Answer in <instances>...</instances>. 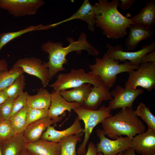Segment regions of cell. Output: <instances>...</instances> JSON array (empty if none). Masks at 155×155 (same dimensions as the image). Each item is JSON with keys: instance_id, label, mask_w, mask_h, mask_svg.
<instances>
[{"instance_id": "f35d334b", "label": "cell", "mask_w": 155, "mask_h": 155, "mask_svg": "<svg viewBox=\"0 0 155 155\" xmlns=\"http://www.w3.org/2000/svg\"><path fill=\"white\" fill-rule=\"evenodd\" d=\"M9 97L3 90L0 91V105L4 103Z\"/></svg>"}, {"instance_id": "4316f807", "label": "cell", "mask_w": 155, "mask_h": 155, "mask_svg": "<svg viewBox=\"0 0 155 155\" xmlns=\"http://www.w3.org/2000/svg\"><path fill=\"white\" fill-rule=\"evenodd\" d=\"M24 72L20 67L13 66L8 69L0 72V91L4 90Z\"/></svg>"}, {"instance_id": "7bdbcfd3", "label": "cell", "mask_w": 155, "mask_h": 155, "mask_svg": "<svg viewBox=\"0 0 155 155\" xmlns=\"http://www.w3.org/2000/svg\"><path fill=\"white\" fill-rule=\"evenodd\" d=\"M0 155H2L1 152V142H0Z\"/></svg>"}, {"instance_id": "d6a6232c", "label": "cell", "mask_w": 155, "mask_h": 155, "mask_svg": "<svg viewBox=\"0 0 155 155\" xmlns=\"http://www.w3.org/2000/svg\"><path fill=\"white\" fill-rule=\"evenodd\" d=\"M16 98H9L4 103L0 105V114L2 120L9 119L11 117L13 102Z\"/></svg>"}, {"instance_id": "ac0fdd59", "label": "cell", "mask_w": 155, "mask_h": 155, "mask_svg": "<svg viewBox=\"0 0 155 155\" xmlns=\"http://www.w3.org/2000/svg\"><path fill=\"white\" fill-rule=\"evenodd\" d=\"M26 149L31 155H61V146L59 142L41 139L28 143Z\"/></svg>"}, {"instance_id": "e0dca14e", "label": "cell", "mask_w": 155, "mask_h": 155, "mask_svg": "<svg viewBox=\"0 0 155 155\" xmlns=\"http://www.w3.org/2000/svg\"><path fill=\"white\" fill-rule=\"evenodd\" d=\"M129 28V34L125 43V45L129 50L134 49L140 42L152 38L154 36V31L153 28L133 24Z\"/></svg>"}, {"instance_id": "9a60e30c", "label": "cell", "mask_w": 155, "mask_h": 155, "mask_svg": "<svg viewBox=\"0 0 155 155\" xmlns=\"http://www.w3.org/2000/svg\"><path fill=\"white\" fill-rule=\"evenodd\" d=\"M96 12L94 6L88 0H85L78 10L70 17L57 23L51 24L53 28L60 24L73 20L78 19L86 22L89 29L94 30L96 24Z\"/></svg>"}, {"instance_id": "8992f818", "label": "cell", "mask_w": 155, "mask_h": 155, "mask_svg": "<svg viewBox=\"0 0 155 155\" xmlns=\"http://www.w3.org/2000/svg\"><path fill=\"white\" fill-rule=\"evenodd\" d=\"M73 110L80 120L83 121L84 124V138L78 148L76 154L77 155H85L86 152V146L93 129L98 124L112 115L111 114V110L108 106L102 105L96 110L86 109L81 106Z\"/></svg>"}, {"instance_id": "2e32d148", "label": "cell", "mask_w": 155, "mask_h": 155, "mask_svg": "<svg viewBox=\"0 0 155 155\" xmlns=\"http://www.w3.org/2000/svg\"><path fill=\"white\" fill-rule=\"evenodd\" d=\"M80 120L78 117L73 124L69 127L62 131L55 128V126H50L43 133L40 139L55 142H59L64 138L72 135L78 134L84 131Z\"/></svg>"}, {"instance_id": "b9f144b4", "label": "cell", "mask_w": 155, "mask_h": 155, "mask_svg": "<svg viewBox=\"0 0 155 155\" xmlns=\"http://www.w3.org/2000/svg\"><path fill=\"white\" fill-rule=\"evenodd\" d=\"M116 155H123V152L119 153Z\"/></svg>"}, {"instance_id": "52a82bcc", "label": "cell", "mask_w": 155, "mask_h": 155, "mask_svg": "<svg viewBox=\"0 0 155 155\" xmlns=\"http://www.w3.org/2000/svg\"><path fill=\"white\" fill-rule=\"evenodd\" d=\"M135 71L129 72L125 88L135 89L141 87L148 92L155 87V63L149 62L140 64Z\"/></svg>"}, {"instance_id": "f6af8a7d", "label": "cell", "mask_w": 155, "mask_h": 155, "mask_svg": "<svg viewBox=\"0 0 155 155\" xmlns=\"http://www.w3.org/2000/svg\"><path fill=\"white\" fill-rule=\"evenodd\" d=\"M155 155V154H152V155Z\"/></svg>"}, {"instance_id": "9c48e42d", "label": "cell", "mask_w": 155, "mask_h": 155, "mask_svg": "<svg viewBox=\"0 0 155 155\" xmlns=\"http://www.w3.org/2000/svg\"><path fill=\"white\" fill-rule=\"evenodd\" d=\"M96 132L100 140L96 145L97 151L102 152L103 155H116L132 146L133 138L128 136H121L111 140L106 137L102 129H98Z\"/></svg>"}, {"instance_id": "7a4b0ae2", "label": "cell", "mask_w": 155, "mask_h": 155, "mask_svg": "<svg viewBox=\"0 0 155 155\" xmlns=\"http://www.w3.org/2000/svg\"><path fill=\"white\" fill-rule=\"evenodd\" d=\"M118 0L109 2L99 0L93 5L96 12V24L107 37L113 39L122 38L127 34V29L133 23L130 19L121 14L118 9Z\"/></svg>"}, {"instance_id": "277c9868", "label": "cell", "mask_w": 155, "mask_h": 155, "mask_svg": "<svg viewBox=\"0 0 155 155\" xmlns=\"http://www.w3.org/2000/svg\"><path fill=\"white\" fill-rule=\"evenodd\" d=\"M95 60L94 64L89 65L91 71L88 73L99 76L104 85L109 88L113 86L118 74L129 73L138 66L128 61L119 64V60H115L106 53L102 58L96 57Z\"/></svg>"}, {"instance_id": "8d00e7d4", "label": "cell", "mask_w": 155, "mask_h": 155, "mask_svg": "<svg viewBox=\"0 0 155 155\" xmlns=\"http://www.w3.org/2000/svg\"><path fill=\"white\" fill-rule=\"evenodd\" d=\"M121 3L119 6L120 8L123 10L129 9L136 1V0H120Z\"/></svg>"}, {"instance_id": "ffe728a7", "label": "cell", "mask_w": 155, "mask_h": 155, "mask_svg": "<svg viewBox=\"0 0 155 155\" xmlns=\"http://www.w3.org/2000/svg\"><path fill=\"white\" fill-rule=\"evenodd\" d=\"M109 88L105 86L102 87H92L90 94L81 106L84 108L96 110L103 101L113 99Z\"/></svg>"}, {"instance_id": "5b68a950", "label": "cell", "mask_w": 155, "mask_h": 155, "mask_svg": "<svg viewBox=\"0 0 155 155\" xmlns=\"http://www.w3.org/2000/svg\"><path fill=\"white\" fill-rule=\"evenodd\" d=\"M57 78L56 81L50 85L56 92L73 88L85 83L90 84L97 87L104 86L99 76L87 73L82 68L72 69L69 73H59Z\"/></svg>"}, {"instance_id": "f546056e", "label": "cell", "mask_w": 155, "mask_h": 155, "mask_svg": "<svg viewBox=\"0 0 155 155\" xmlns=\"http://www.w3.org/2000/svg\"><path fill=\"white\" fill-rule=\"evenodd\" d=\"M26 83L23 74L18 76L8 87L3 90L9 98H16L24 89Z\"/></svg>"}, {"instance_id": "44dd1931", "label": "cell", "mask_w": 155, "mask_h": 155, "mask_svg": "<svg viewBox=\"0 0 155 155\" xmlns=\"http://www.w3.org/2000/svg\"><path fill=\"white\" fill-rule=\"evenodd\" d=\"M130 20L133 24L153 28L155 21V0H150Z\"/></svg>"}, {"instance_id": "ee69618b", "label": "cell", "mask_w": 155, "mask_h": 155, "mask_svg": "<svg viewBox=\"0 0 155 155\" xmlns=\"http://www.w3.org/2000/svg\"><path fill=\"white\" fill-rule=\"evenodd\" d=\"M2 120V119L1 118V116L0 114V122Z\"/></svg>"}, {"instance_id": "5bb4252c", "label": "cell", "mask_w": 155, "mask_h": 155, "mask_svg": "<svg viewBox=\"0 0 155 155\" xmlns=\"http://www.w3.org/2000/svg\"><path fill=\"white\" fill-rule=\"evenodd\" d=\"M131 147L142 155L155 154V132L148 129L133 137Z\"/></svg>"}, {"instance_id": "6da1fadb", "label": "cell", "mask_w": 155, "mask_h": 155, "mask_svg": "<svg viewBox=\"0 0 155 155\" xmlns=\"http://www.w3.org/2000/svg\"><path fill=\"white\" fill-rule=\"evenodd\" d=\"M67 40L69 44L65 47H63L61 42L50 41L44 42L41 46L42 50L49 54V61L46 64L49 70L50 80L59 72L65 70L63 65L68 63L66 56L69 53L76 51L80 54L82 50H86L88 54L93 56L99 54L98 51L88 41L86 35L83 32L76 41L70 37L67 38Z\"/></svg>"}, {"instance_id": "ba28073f", "label": "cell", "mask_w": 155, "mask_h": 155, "mask_svg": "<svg viewBox=\"0 0 155 155\" xmlns=\"http://www.w3.org/2000/svg\"><path fill=\"white\" fill-rule=\"evenodd\" d=\"M44 4L42 0H0V8L16 17L35 14Z\"/></svg>"}, {"instance_id": "3957f363", "label": "cell", "mask_w": 155, "mask_h": 155, "mask_svg": "<svg viewBox=\"0 0 155 155\" xmlns=\"http://www.w3.org/2000/svg\"><path fill=\"white\" fill-rule=\"evenodd\" d=\"M101 123L105 135L113 140L122 135L133 138L136 134L145 132L146 129L132 108H121L120 112Z\"/></svg>"}, {"instance_id": "8fae6325", "label": "cell", "mask_w": 155, "mask_h": 155, "mask_svg": "<svg viewBox=\"0 0 155 155\" xmlns=\"http://www.w3.org/2000/svg\"><path fill=\"white\" fill-rule=\"evenodd\" d=\"M106 46L107 50L106 53L115 60L122 62L128 60L132 65L139 66L142 57L155 50V42L150 44L144 45L141 49L132 52L123 51L122 46L119 44L114 46L108 44Z\"/></svg>"}, {"instance_id": "603a6c76", "label": "cell", "mask_w": 155, "mask_h": 155, "mask_svg": "<svg viewBox=\"0 0 155 155\" xmlns=\"http://www.w3.org/2000/svg\"><path fill=\"white\" fill-rule=\"evenodd\" d=\"M91 84H84L68 90L59 92L60 95L68 102L82 104L88 98L91 90Z\"/></svg>"}, {"instance_id": "ab89813d", "label": "cell", "mask_w": 155, "mask_h": 155, "mask_svg": "<svg viewBox=\"0 0 155 155\" xmlns=\"http://www.w3.org/2000/svg\"><path fill=\"white\" fill-rule=\"evenodd\" d=\"M123 155H136L135 150L131 147L123 152Z\"/></svg>"}, {"instance_id": "836d02e7", "label": "cell", "mask_w": 155, "mask_h": 155, "mask_svg": "<svg viewBox=\"0 0 155 155\" xmlns=\"http://www.w3.org/2000/svg\"><path fill=\"white\" fill-rule=\"evenodd\" d=\"M28 94L27 92H24L23 91L15 99L13 104V109L11 116L20 110L27 105Z\"/></svg>"}, {"instance_id": "30bf717a", "label": "cell", "mask_w": 155, "mask_h": 155, "mask_svg": "<svg viewBox=\"0 0 155 155\" xmlns=\"http://www.w3.org/2000/svg\"><path fill=\"white\" fill-rule=\"evenodd\" d=\"M13 66L20 67L24 73L38 78L44 87L49 84L50 81L49 70L46 62H43L40 59L33 57L20 58Z\"/></svg>"}, {"instance_id": "d590c367", "label": "cell", "mask_w": 155, "mask_h": 155, "mask_svg": "<svg viewBox=\"0 0 155 155\" xmlns=\"http://www.w3.org/2000/svg\"><path fill=\"white\" fill-rule=\"evenodd\" d=\"M85 155H103V154L102 152H97L95 144L91 142L88 144V150Z\"/></svg>"}, {"instance_id": "83f0119b", "label": "cell", "mask_w": 155, "mask_h": 155, "mask_svg": "<svg viewBox=\"0 0 155 155\" xmlns=\"http://www.w3.org/2000/svg\"><path fill=\"white\" fill-rule=\"evenodd\" d=\"M28 108L29 106L26 105L9 119L16 133L23 132L26 127L27 114Z\"/></svg>"}, {"instance_id": "4fadbf2b", "label": "cell", "mask_w": 155, "mask_h": 155, "mask_svg": "<svg viewBox=\"0 0 155 155\" xmlns=\"http://www.w3.org/2000/svg\"><path fill=\"white\" fill-rule=\"evenodd\" d=\"M80 106L78 103L68 102L61 96L59 92L53 90L51 93V103L47 116L57 123L65 115V111L70 113L72 110Z\"/></svg>"}, {"instance_id": "1f68e13d", "label": "cell", "mask_w": 155, "mask_h": 155, "mask_svg": "<svg viewBox=\"0 0 155 155\" xmlns=\"http://www.w3.org/2000/svg\"><path fill=\"white\" fill-rule=\"evenodd\" d=\"M48 109H36L29 107L27 114L26 125L29 124L48 116Z\"/></svg>"}, {"instance_id": "4dcf8cb0", "label": "cell", "mask_w": 155, "mask_h": 155, "mask_svg": "<svg viewBox=\"0 0 155 155\" xmlns=\"http://www.w3.org/2000/svg\"><path fill=\"white\" fill-rule=\"evenodd\" d=\"M9 119L2 120L0 122V142L7 141L13 137L16 134Z\"/></svg>"}, {"instance_id": "7402d4cb", "label": "cell", "mask_w": 155, "mask_h": 155, "mask_svg": "<svg viewBox=\"0 0 155 155\" xmlns=\"http://www.w3.org/2000/svg\"><path fill=\"white\" fill-rule=\"evenodd\" d=\"M28 143L24 137L23 132L17 133L11 139L1 143L2 155H20L26 149Z\"/></svg>"}, {"instance_id": "d4e9b609", "label": "cell", "mask_w": 155, "mask_h": 155, "mask_svg": "<svg viewBox=\"0 0 155 155\" xmlns=\"http://www.w3.org/2000/svg\"><path fill=\"white\" fill-rule=\"evenodd\" d=\"M46 26L41 24L31 25L20 30L3 32L0 34V51L7 43L14 39L28 32L36 30H46Z\"/></svg>"}, {"instance_id": "74e56055", "label": "cell", "mask_w": 155, "mask_h": 155, "mask_svg": "<svg viewBox=\"0 0 155 155\" xmlns=\"http://www.w3.org/2000/svg\"><path fill=\"white\" fill-rule=\"evenodd\" d=\"M8 64L4 59H0V72L8 69Z\"/></svg>"}, {"instance_id": "7c38bea8", "label": "cell", "mask_w": 155, "mask_h": 155, "mask_svg": "<svg viewBox=\"0 0 155 155\" xmlns=\"http://www.w3.org/2000/svg\"><path fill=\"white\" fill-rule=\"evenodd\" d=\"M144 92L142 88L129 89L118 85L111 92L114 98L109 101L108 106L111 110L119 108H132L135 100Z\"/></svg>"}, {"instance_id": "e575fe53", "label": "cell", "mask_w": 155, "mask_h": 155, "mask_svg": "<svg viewBox=\"0 0 155 155\" xmlns=\"http://www.w3.org/2000/svg\"><path fill=\"white\" fill-rule=\"evenodd\" d=\"M149 62L155 63V50L144 55L141 59L140 64Z\"/></svg>"}, {"instance_id": "cb8c5ba5", "label": "cell", "mask_w": 155, "mask_h": 155, "mask_svg": "<svg viewBox=\"0 0 155 155\" xmlns=\"http://www.w3.org/2000/svg\"><path fill=\"white\" fill-rule=\"evenodd\" d=\"M51 93L46 89L42 88L34 95H28L27 105L36 109H48L51 103Z\"/></svg>"}, {"instance_id": "f1b7e54d", "label": "cell", "mask_w": 155, "mask_h": 155, "mask_svg": "<svg viewBox=\"0 0 155 155\" xmlns=\"http://www.w3.org/2000/svg\"><path fill=\"white\" fill-rule=\"evenodd\" d=\"M136 114L147 124L148 129L155 132V116L152 113L149 107L141 102L135 111Z\"/></svg>"}, {"instance_id": "d6986e66", "label": "cell", "mask_w": 155, "mask_h": 155, "mask_svg": "<svg viewBox=\"0 0 155 155\" xmlns=\"http://www.w3.org/2000/svg\"><path fill=\"white\" fill-rule=\"evenodd\" d=\"M48 117L41 119L28 125L23 132V136L26 141L30 143L40 139L44 131L48 127L57 123Z\"/></svg>"}, {"instance_id": "60d3db41", "label": "cell", "mask_w": 155, "mask_h": 155, "mask_svg": "<svg viewBox=\"0 0 155 155\" xmlns=\"http://www.w3.org/2000/svg\"><path fill=\"white\" fill-rule=\"evenodd\" d=\"M20 155H31L27 150L25 149L22 153Z\"/></svg>"}, {"instance_id": "484cf974", "label": "cell", "mask_w": 155, "mask_h": 155, "mask_svg": "<svg viewBox=\"0 0 155 155\" xmlns=\"http://www.w3.org/2000/svg\"><path fill=\"white\" fill-rule=\"evenodd\" d=\"M84 131L77 135H72L62 139L59 142L61 146V155H76V146L82 141Z\"/></svg>"}]
</instances>
